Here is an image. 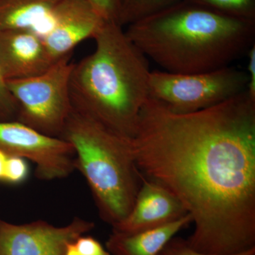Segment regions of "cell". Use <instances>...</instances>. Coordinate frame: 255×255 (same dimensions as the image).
<instances>
[{
  "label": "cell",
  "mask_w": 255,
  "mask_h": 255,
  "mask_svg": "<svg viewBox=\"0 0 255 255\" xmlns=\"http://www.w3.org/2000/svg\"><path fill=\"white\" fill-rule=\"evenodd\" d=\"M131 144L143 177L168 189L192 219V249L255 248V100L247 90L191 113L149 97Z\"/></svg>",
  "instance_id": "obj_1"
},
{
  "label": "cell",
  "mask_w": 255,
  "mask_h": 255,
  "mask_svg": "<svg viewBox=\"0 0 255 255\" xmlns=\"http://www.w3.org/2000/svg\"><path fill=\"white\" fill-rule=\"evenodd\" d=\"M65 255H80L79 254L78 252L75 249V246H74V243L69 245L68 248H67L66 253Z\"/></svg>",
  "instance_id": "obj_23"
},
{
  "label": "cell",
  "mask_w": 255,
  "mask_h": 255,
  "mask_svg": "<svg viewBox=\"0 0 255 255\" xmlns=\"http://www.w3.org/2000/svg\"><path fill=\"white\" fill-rule=\"evenodd\" d=\"M158 255H219L207 254L201 253L192 249L188 245L187 241L182 238L174 237L172 238L164 246L163 249ZM228 255H255V248L250 251L237 253V254Z\"/></svg>",
  "instance_id": "obj_18"
},
{
  "label": "cell",
  "mask_w": 255,
  "mask_h": 255,
  "mask_svg": "<svg viewBox=\"0 0 255 255\" xmlns=\"http://www.w3.org/2000/svg\"><path fill=\"white\" fill-rule=\"evenodd\" d=\"M18 107L0 68V122L16 121Z\"/></svg>",
  "instance_id": "obj_17"
},
{
  "label": "cell",
  "mask_w": 255,
  "mask_h": 255,
  "mask_svg": "<svg viewBox=\"0 0 255 255\" xmlns=\"http://www.w3.org/2000/svg\"><path fill=\"white\" fill-rule=\"evenodd\" d=\"M184 0H122L119 24L124 27Z\"/></svg>",
  "instance_id": "obj_14"
},
{
  "label": "cell",
  "mask_w": 255,
  "mask_h": 255,
  "mask_svg": "<svg viewBox=\"0 0 255 255\" xmlns=\"http://www.w3.org/2000/svg\"><path fill=\"white\" fill-rule=\"evenodd\" d=\"M62 0H0V31L33 29ZM34 30V29H33Z\"/></svg>",
  "instance_id": "obj_13"
},
{
  "label": "cell",
  "mask_w": 255,
  "mask_h": 255,
  "mask_svg": "<svg viewBox=\"0 0 255 255\" xmlns=\"http://www.w3.org/2000/svg\"><path fill=\"white\" fill-rule=\"evenodd\" d=\"M6 157H7V154L0 150V182H3Z\"/></svg>",
  "instance_id": "obj_22"
},
{
  "label": "cell",
  "mask_w": 255,
  "mask_h": 255,
  "mask_svg": "<svg viewBox=\"0 0 255 255\" xmlns=\"http://www.w3.org/2000/svg\"><path fill=\"white\" fill-rule=\"evenodd\" d=\"M247 72L226 66L204 73L151 71L149 97L177 113H191L236 97L248 90Z\"/></svg>",
  "instance_id": "obj_6"
},
{
  "label": "cell",
  "mask_w": 255,
  "mask_h": 255,
  "mask_svg": "<svg viewBox=\"0 0 255 255\" xmlns=\"http://www.w3.org/2000/svg\"><path fill=\"white\" fill-rule=\"evenodd\" d=\"M87 1L92 5V7L105 21L115 22L119 24L122 0H87Z\"/></svg>",
  "instance_id": "obj_19"
},
{
  "label": "cell",
  "mask_w": 255,
  "mask_h": 255,
  "mask_svg": "<svg viewBox=\"0 0 255 255\" xmlns=\"http://www.w3.org/2000/svg\"><path fill=\"white\" fill-rule=\"evenodd\" d=\"M48 20L50 27L41 36L54 62L71 55L82 41L94 38L105 22L87 0H62Z\"/></svg>",
  "instance_id": "obj_9"
},
{
  "label": "cell",
  "mask_w": 255,
  "mask_h": 255,
  "mask_svg": "<svg viewBox=\"0 0 255 255\" xmlns=\"http://www.w3.org/2000/svg\"><path fill=\"white\" fill-rule=\"evenodd\" d=\"M28 175L29 167L27 160L7 154L2 183L10 185H18L24 182Z\"/></svg>",
  "instance_id": "obj_16"
},
{
  "label": "cell",
  "mask_w": 255,
  "mask_h": 255,
  "mask_svg": "<svg viewBox=\"0 0 255 255\" xmlns=\"http://www.w3.org/2000/svg\"><path fill=\"white\" fill-rule=\"evenodd\" d=\"M75 249L80 255H112L107 248L92 236H80L74 243Z\"/></svg>",
  "instance_id": "obj_20"
},
{
  "label": "cell",
  "mask_w": 255,
  "mask_h": 255,
  "mask_svg": "<svg viewBox=\"0 0 255 255\" xmlns=\"http://www.w3.org/2000/svg\"><path fill=\"white\" fill-rule=\"evenodd\" d=\"M192 223L189 214L162 227L134 233L112 231L106 243L112 255H158L177 233Z\"/></svg>",
  "instance_id": "obj_12"
},
{
  "label": "cell",
  "mask_w": 255,
  "mask_h": 255,
  "mask_svg": "<svg viewBox=\"0 0 255 255\" xmlns=\"http://www.w3.org/2000/svg\"><path fill=\"white\" fill-rule=\"evenodd\" d=\"M93 39V53L72 70L73 109L132 139L150 97L148 58L119 23L105 21Z\"/></svg>",
  "instance_id": "obj_3"
},
{
  "label": "cell",
  "mask_w": 255,
  "mask_h": 255,
  "mask_svg": "<svg viewBox=\"0 0 255 255\" xmlns=\"http://www.w3.org/2000/svg\"><path fill=\"white\" fill-rule=\"evenodd\" d=\"M60 138L73 145L76 170L85 177L101 219L112 228L122 222L143 180L131 139L74 109Z\"/></svg>",
  "instance_id": "obj_4"
},
{
  "label": "cell",
  "mask_w": 255,
  "mask_h": 255,
  "mask_svg": "<svg viewBox=\"0 0 255 255\" xmlns=\"http://www.w3.org/2000/svg\"><path fill=\"white\" fill-rule=\"evenodd\" d=\"M0 150L30 160L41 180L63 179L76 170L73 145L18 121L0 122Z\"/></svg>",
  "instance_id": "obj_7"
},
{
  "label": "cell",
  "mask_w": 255,
  "mask_h": 255,
  "mask_svg": "<svg viewBox=\"0 0 255 255\" xmlns=\"http://www.w3.org/2000/svg\"><path fill=\"white\" fill-rule=\"evenodd\" d=\"M74 64L69 55L36 76L8 80L18 107L16 121L49 136L61 137L73 110L70 78Z\"/></svg>",
  "instance_id": "obj_5"
},
{
  "label": "cell",
  "mask_w": 255,
  "mask_h": 255,
  "mask_svg": "<svg viewBox=\"0 0 255 255\" xmlns=\"http://www.w3.org/2000/svg\"><path fill=\"white\" fill-rule=\"evenodd\" d=\"M223 14L255 21V0H187Z\"/></svg>",
  "instance_id": "obj_15"
},
{
  "label": "cell",
  "mask_w": 255,
  "mask_h": 255,
  "mask_svg": "<svg viewBox=\"0 0 255 255\" xmlns=\"http://www.w3.org/2000/svg\"><path fill=\"white\" fill-rule=\"evenodd\" d=\"M54 63L35 30L0 31V68L6 81L36 76Z\"/></svg>",
  "instance_id": "obj_10"
},
{
  "label": "cell",
  "mask_w": 255,
  "mask_h": 255,
  "mask_svg": "<svg viewBox=\"0 0 255 255\" xmlns=\"http://www.w3.org/2000/svg\"><path fill=\"white\" fill-rule=\"evenodd\" d=\"M188 215L179 199L158 183L143 177L131 211L112 227L125 233L142 232L162 227Z\"/></svg>",
  "instance_id": "obj_11"
},
{
  "label": "cell",
  "mask_w": 255,
  "mask_h": 255,
  "mask_svg": "<svg viewBox=\"0 0 255 255\" xmlns=\"http://www.w3.org/2000/svg\"><path fill=\"white\" fill-rule=\"evenodd\" d=\"M95 227L79 217L60 227L44 221L14 224L0 219V255H65L69 245Z\"/></svg>",
  "instance_id": "obj_8"
},
{
  "label": "cell",
  "mask_w": 255,
  "mask_h": 255,
  "mask_svg": "<svg viewBox=\"0 0 255 255\" xmlns=\"http://www.w3.org/2000/svg\"><path fill=\"white\" fill-rule=\"evenodd\" d=\"M248 70L247 73L249 77V82H248L247 91L252 98L255 100V44L248 50Z\"/></svg>",
  "instance_id": "obj_21"
},
{
  "label": "cell",
  "mask_w": 255,
  "mask_h": 255,
  "mask_svg": "<svg viewBox=\"0 0 255 255\" xmlns=\"http://www.w3.org/2000/svg\"><path fill=\"white\" fill-rule=\"evenodd\" d=\"M126 34L164 71L204 73L224 67L255 44V21L184 0L127 26Z\"/></svg>",
  "instance_id": "obj_2"
}]
</instances>
